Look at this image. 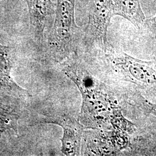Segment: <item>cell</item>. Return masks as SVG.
Returning <instances> with one entry per match:
<instances>
[{
  "label": "cell",
  "instance_id": "1",
  "mask_svg": "<svg viewBox=\"0 0 156 156\" xmlns=\"http://www.w3.org/2000/svg\"><path fill=\"white\" fill-rule=\"evenodd\" d=\"M65 70L82 95L79 122L85 128L91 129L111 126L112 114L120 107L115 96L80 63L69 64Z\"/></svg>",
  "mask_w": 156,
  "mask_h": 156
},
{
  "label": "cell",
  "instance_id": "2",
  "mask_svg": "<svg viewBox=\"0 0 156 156\" xmlns=\"http://www.w3.org/2000/svg\"><path fill=\"white\" fill-rule=\"evenodd\" d=\"M104 55L123 89L129 90V97L140 94L154 103L156 98V60H140L111 49Z\"/></svg>",
  "mask_w": 156,
  "mask_h": 156
},
{
  "label": "cell",
  "instance_id": "3",
  "mask_svg": "<svg viewBox=\"0 0 156 156\" xmlns=\"http://www.w3.org/2000/svg\"><path fill=\"white\" fill-rule=\"evenodd\" d=\"M76 0H57L53 22L48 34V50L57 60L77 55L83 31L75 22Z\"/></svg>",
  "mask_w": 156,
  "mask_h": 156
},
{
  "label": "cell",
  "instance_id": "4",
  "mask_svg": "<svg viewBox=\"0 0 156 156\" xmlns=\"http://www.w3.org/2000/svg\"><path fill=\"white\" fill-rule=\"evenodd\" d=\"M114 16L112 0H89L88 22L82 38L87 50H97L103 54L110 49L108 30Z\"/></svg>",
  "mask_w": 156,
  "mask_h": 156
},
{
  "label": "cell",
  "instance_id": "5",
  "mask_svg": "<svg viewBox=\"0 0 156 156\" xmlns=\"http://www.w3.org/2000/svg\"><path fill=\"white\" fill-rule=\"evenodd\" d=\"M26 2L31 30L37 44L40 45L43 41L45 30L52 25L56 4L51 0H26Z\"/></svg>",
  "mask_w": 156,
  "mask_h": 156
},
{
  "label": "cell",
  "instance_id": "6",
  "mask_svg": "<svg viewBox=\"0 0 156 156\" xmlns=\"http://www.w3.org/2000/svg\"><path fill=\"white\" fill-rule=\"evenodd\" d=\"M51 123L60 126L63 129L61 140L62 153L66 156L79 155L82 135L86 128L79 122L69 117H64Z\"/></svg>",
  "mask_w": 156,
  "mask_h": 156
},
{
  "label": "cell",
  "instance_id": "7",
  "mask_svg": "<svg viewBox=\"0 0 156 156\" xmlns=\"http://www.w3.org/2000/svg\"><path fill=\"white\" fill-rule=\"evenodd\" d=\"M115 15L123 17L140 30L145 23V13L140 0H112Z\"/></svg>",
  "mask_w": 156,
  "mask_h": 156
},
{
  "label": "cell",
  "instance_id": "8",
  "mask_svg": "<svg viewBox=\"0 0 156 156\" xmlns=\"http://www.w3.org/2000/svg\"><path fill=\"white\" fill-rule=\"evenodd\" d=\"M11 68V48L0 44V89L26 92V90L19 86L12 78Z\"/></svg>",
  "mask_w": 156,
  "mask_h": 156
},
{
  "label": "cell",
  "instance_id": "9",
  "mask_svg": "<svg viewBox=\"0 0 156 156\" xmlns=\"http://www.w3.org/2000/svg\"><path fill=\"white\" fill-rule=\"evenodd\" d=\"M131 101L140 109L147 114L156 117V104L147 100L140 94H134L129 97Z\"/></svg>",
  "mask_w": 156,
  "mask_h": 156
},
{
  "label": "cell",
  "instance_id": "10",
  "mask_svg": "<svg viewBox=\"0 0 156 156\" xmlns=\"http://www.w3.org/2000/svg\"><path fill=\"white\" fill-rule=\"evenodd\" d=\"M142 28H145L149 38L156 45V15L150 19H146Z\"/></svg>",
  "mask_w": 156,
  "mask_h": 156
},
{
  "label": "cell",
  "instance_id": "11",
  "mask_svg": "<svg viewBox=\"0 0 156 156\" xmlns=\"http://www.w3.org/2000/svg\"><path fill=\"white\" fill-rule=\"evenodd\" d=\"M10 114L6 109L0 107V134L10 126Z\"/></svg>",
  "mask_w": 156,
  "mask_h": 156
}]
</instances>
